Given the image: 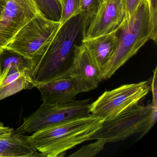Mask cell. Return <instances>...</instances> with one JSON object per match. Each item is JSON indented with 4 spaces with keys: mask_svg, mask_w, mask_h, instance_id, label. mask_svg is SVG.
I'll return each instance as SVG.
<instances>
[{
    "mask_svg": "<svg viewBox=\"0 0 157 157\" xmlns=\"http://www.w3.org/2000/svg\"><path fill=\"white\" fill-rule=\"evenodd\" d=\"M84 33V21L80 14L61 25L47 49L33 65L30 75L32 83L70 78L74 47Z\"/></svg>",
    "mask_w": 157,
    "mask_h": 157,
    "instance_id": "obj_1",
    "label": "cell"
},
{
    "mask_svg": "<svg viewBox=\"0 0 157 157\" xmlns=\"http://www.w3.org/2000/svg\"><path fill=\"white\" fill-rule=\"evenodd\" d=\"M104 120L90 113L38 130L28 139L44 157H63L67 151L89 140Z\"/></svg>",
    "mask_w": 157,
    "mask_h": 157,
    "instance_id": "obj_2",
    "label": "cell"
},
{
    "mask_svg": "<svg viewBox=\"0 0 157 157\" xmlns=\"http://www.w3.org/2000/svg\"><path fill=\"white\" fill-rule=\"evenodd\" d=\"M157 29L154 27L148 0H143L133 15L124 19L118 30L115 50L108 61L102 80L111 78L148 40L157 42Z\"/></svg>",
    "mask_w": 157,
    "mask_h": 157,
    "instance_id": "obj_3",
    "label": "cell"
},
{
    "mask_svg": "<svg viewBox=\"0 0 157 157\" xmlns=\"http://www.w3.org/2000/svg\"><path fill=\"white\" fill-rule=\"evenodd\" d=\"M157 118V106L136 104L114 117L104 120L89 140L100 139L106 143H114L142 133L140 139L151 129Z\"/></svg>",
    "mask_w": 157,
    "mask_h": 157,
    "instance_id": "obj_4",
    "label": "cell"
},
{
    "mask_svg": "<svg viewBox=\"0 0 157 157\" xmlns=\"http://www.w3.org/2000/svg\"><path fill=\"white\" fill-rule=\"evenodd\" d=\"M61 25L59 22L48 20L39 14L21 29L3 48L31 59L33 65L47 49Z\"/></svg>",
    "mask_w": 157,
    "mask_h": 157,
    "instance_id": "obj_5",
    "label": "cell"
},
{
    "mask_svg": "<svg viewBox=\"0 0 157 157\" xmlns=\"http://www.w3.org/2000/svg\"><path fill=\"white\" fill-rule=\"evenodd\" d=\"M90 99L75 100L66 104L49 105L42 104L40 107L24 119L15 130L19 134H31L68 120L90 114Z\"/></svg>",
    "mask_w": 157,
    "mask_h": 157,
    "instance_id": "obj_6",
    "label": "cell"
},
{
    "mask_svg": "<svg viewBox=\"0 0 157 157\" xmlns=\"http://www.w3.org/2000/svg\"><path fill=\"white\" fill-rule=\"evenodd\" d=\"M150 91L149 81L124 84L113 90L105 91L96 101L90 103V113L104 120L114 117L138 104Z\"/></svg>",
    "mask_w": 157,
    "mask_h": 157,
    "instance_id": "obj_7",
    "label": "cell"
},
{
    "mask_svg": "<svg viewBox=\"0 0 157 157\" xmlns=\"http://www.w3.org/2000/svg\"><path fill=\"white\" fill-rule=\"evenodd\" d=\"M40 14L33 0H9L0 14V48L4 47L21 29Z\"/></svg>",
    "mask_w": 157,
    "mask_h": 157,
    "instance_id": "obj_8",
    "label": "cell"
},
{
    "mask_svg": "<svg viewBox=\"0 0 157 157\" xmlns=\"http://www.w3.org/2000/svg\"><path fill=\"white\" fill-rule=\"evenodd\" d=\"M121 0H103L90 21L82 39H90L113 32L124 18Z\"/></svg>",
    "mask_w": 157,
    "mask_h": 157,
    "instance_id": "obj_9",
    "label": "cell"
},
{
    "mask_svg": "<svg viewBox=\"0 0 157 157\" xmlns=\"http://www.w3.org/2000/svg\"><path fill=\"white\" fill-rule=\"evenodd\" d=\"M70 78L75 80L82 92L96 89L102 81L99 67L86 47L82 43L74 47Z\"/></svg>",
    "mask_w": 157,
    "mask_h": 157,
    "instance_id": "obj_10",
    "label": "cell"
},
{
    "mask_svg": "<svg viewBox=\"0 0 157 157\" xmlns=\"http://www.w3.org/2000/svg\"><path fill=\"white\" fill-rule=\"evenodd\" d=\"M33 88H37L42 95L43 104L49 105L66 104L76 100L82 92L74 79L71 78L56 80L47 82H33Z\"/></svg>",
    "mask_w": 157,
    "mask_h": 157,
    "instance_id": "obj_11",
    "label": "cell"
},
{
    "mask_svg": "<svg viewBox=\"0 0 157 157\" xmlns=\"http://www.w3.org/2000/svg\"><path fill=\"white\" fill-rule=\"evenodd\" d=\"M120 25L107 34L81 40V43L86 47L99 67L102 79L105 69L115 50L118 42L117 33Z\"/></svg>",
    "mask_w": 157,
    "mask_h": 157,
    "instance_id": "obj_12",
    "label": "cell"
},
{
    "mask_svg": "<svg viewBox=\"0 0 157 157\" xmlns=\"http://www.w3.org/2000/svg\"><path fill=\"white\" fill-rule=\"evenodd\" d=\"M42 157L33 146L28 136L13 131L7 137L0 139V157Z\"/></svg>",
    "mask_w": 157,
    "mask_h": 157,
    "instance_id": "obj_13",
    "label": "cell"
},
{
    "mask_svg": "<svg viewBox=\"0 0 157 157\" xmlns=\"http://www.w3.org/2000/svg\"><path fill=\"white\" fill-rule=\"evenodd\" d=\"M33 65L31 59L19 53L6 48H0V85L10 69H18L30 76Z\"/></svg>",
    "mask_w": 157,
    "mask_h": 157,
    "instance_id": "obj_14",
    "label": "cell"
},
{
    "mask_svg": "<svg viewBox=\"0 0 157 157\" xmlns=\"http://www.w3.org/2000/svg\"><path fill=\"white\" fill-rule=\"evenodd\" d=\"M33 88L32 80L27 73L17 68L10 69L0 85V101Z\"/></svg>",
    "mask_w": 157,
    "mask_h": 157,
    "instance_id": "obj_15",
    "label": "cell"
},
{
    "mask_svg": "<svg viewBox=\"0 0 157 157\" xmlns=\"http://www.w3.org/2000/svg\"><path fill=\"white\" fill-rule=\"evenodd\" d=\"M41 14L48 20L59 22L61 7L59 0H33Z\"/></svg>",
    "mask_w": 157,
    "mask_h": 157,
    "instance_id": "obj_16",
    "label": "cell"
},
{
    "mask_svg": "<svg viewBox=\"0 0 157 157\" xmlns=\"http://www.w3.org/2000/svg\"><path fill=\"white\" fill-rule=\"evenodd\" d=\"M60 4L61 25L80 13L81 0H60Z\"/></svg>",
    "mask_w": 157,
    "mask_h": 157,
    "instance_id": "obj_17",
    "label": "cell"
},
{
    "mask_svg": "<svg viewBox=\"0 0 157 157\" xmlns=\"http://www.w3.org/2000/svg\"><path fill=\"white\" fill-rule=\"evenodd\" d=\"M103 0H81L80 13L84 21V34L90 21ZM84 36V35H83Z\"/></svg>",
    "mask_w": 157,
    "mask_h": 157,
    "instance_id": "obj_18",
    "label": "cell"
},
{
    "mask_svg": "<svg viewBox=\"0 0 157 157\" xmlns=\"http://www.w3.org/2000/svg\"><path fill=\"white\" fill-rule=\"evenodd\" d=\"M106 142L102 140H96L93 143L82 147L78 150L69 156L70 157H94L99 154L104 148Z\"/></svg>",
    "mask_w": 157,
    "mask_h": 157,
    "instance_id": "obj_19",
    "label": "cell"
},
{
    "mask_svg": "<svg viewBox=\"0 0 157 157\" xmlns=\"http://www.w3.org/2000/svg\"><path fill=\"white\" fill-rule=\"evenodd\" d=\"M143 0H121L124 12V19L130 18L135 12L138 7Z\"/></svg>",
    "mask_w": 157,
    "mask_h": 157,
    "instance_id": "obj_20",
    "label": "cell"
},
{
    "mask_svg": "<svg viewBox=\"0 0 157 157\" xmlns=\"http://www.w3.org/2000/svg\"><path fill=\"white\" fill-rule=\"evenodd\" d=\"M152 79L150 82V90L152 92V106H157V67L153 70Z\"/></svg>",
    "mask_w": 157,
    "mask_h": 157,
    "instance_id": "obj_21",
    "label": "cell"
},
{
    "mask_svg": "<svg viewBox=\"0 0 157 157\" xmlns=\"http://www.w3.org/2000/svg\"><path fill=\"white\" fill-rule=\"evenodd\" d=\"M151 10V17L154 27L157 28V0H148Z\"/></svg>",
    "mask_w": 157,
    "mask_h": 157,
    "instance_id": "obj_22",
    "label": "cell"
},
{
    "mask_svg": "<svg viewBox=\"0 0 157 157\" xmlns=\"http://www.w3.org/2000/svg\"><path fill=\"white\" fill-rule=\"evenodd\" d=\"M13 131V128L5 126L3 123H0V139L9 136Z\"/></svg>",
    "mask_w": 157,
    "mask_h": 157,
    "instance_id": "obj_23",
    "label": "cell"
},
{
    "mask_svg": "<svg viewBox=\"0 0 157 157\" xmlns=\"http://www.w3.org/2000/svg\"><path fill=\"white\" fill-rule=\"evenodd\" d=\"M4 5L0 2V14L1 13L2 11L3 10V9H4Z\"/></svg>",
    "mask_w": 157,
    "mask_h": 157,
    "instance_id": "obj_24",
    "label": "cell"
},
{
    "mask_svg": "<svg viewBox=\"0 0 157 157\" xmlns=\"http://www.w3.org/2000/svg\"><path fill=\"white\" fill-rule=\"evenodd\" d=\"M8 1H9V0H0V2L5 6Z\"/></svg>",
    "mask_w": 157,
    "mask_h": 157,
    "instance_id": "obj_25",
    "label": "cell"
},
{
    "mask_svg": "<svg viewBox=\"0 0 157 157\" xmlns=\"http://www.w3.org/2000/svg\"><path fill=\"white\" fill-rule=\"evenodd\" d=\"M59 1H60V0H59Z\"/></svg>",
    "mask_w": 157,
    "mask_h": 157,
    "instance_id": "obj_26",
    "label": "cell"
}]
</instances>
